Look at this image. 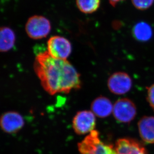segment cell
<instances>
[{
	"label": "cell",
	"instance_id": "obj_1",
	"mask_svg": "<svg viewBox=\"0 0 154 154\" xmlns=\"http://www.w3.org/2000/svg\"><path fill=\"white\" fill-rule=\"evenodd\" d=\"M34 69L42 87L51 95L81 87L80 74L74 66L67 60L53 58L48 51L37 54Z\"/></svg>",
	"mask_w": 154,
	"mask_h": 154
},
{
	"label": "cell",
	"instance_id": "obj_2",
	"mask_svg": "<svg viewBox=\"0 0 154 154\" xmlns=\"http://www.w3.org/2000/svg\"><path fill=\"white\" fill-rule=\"evenodd\" d=\"M78 148L80 154H116L115 147L103 142L95 130L79 143Z\"/></svg>",
	"mask_w": 154,
	"mask_h": 154
},
{
	"label": "cell",
	"instance_id": "obj_3",
	"mask_svg": "<svg viewBox=\"0 0 154 154\" xmlns=\"http://www.w3.org/2000/svg\"><path fill=\"white\" fill-rule=\"evenodd\" d=\"M25 29L32 39H42L50 34L51 25L50 20L45 17L35 15L28 19Z\"/></svg>",
	"mask_w": 154,
	"mask_h": 154
},
{
	"label": "cell",
	"instance_id": "obj_4",
	"mask_svg": "<svg viewBox=\"0 0 154 154\" xmlns=\"http://www.w3.org/2000/svg\"><path fill=\"white\" fill-rule=\"evenodd\" d=\"M48 52L53 58L58 60H66L72 51L69 41L63 36H51L47 42Z\"/></svg>",
	"mask_w": 154,
	"mask_h": 154
},
{
	"label": "cell",
	"instance_id": "obj_5",
	"mask_svg": "<svg viewBox=\"0 0 154 154\" xmlns=\"http://www.w3.org/2000/svg\"><path fill=\"white\" fill-rule=\"evenodd\" d=\"M137 109L132 101L126 98L118 99L113 105V114L118 122L128 123L134 120Z\"/></svg>",
	"mask_w": 154,
	"mask_h": 154
},
{
	"label": "cell",
	"instance_id": "obj_6",
	"mask_svg": "<svg viewBox=\"0 0 154 154\" xmlns=\"http://www.w3.org/2000/svg\"><path fill=\"white\" fill-rule=\"evenodd\" d=\"M95 125V115L91 111L77 112L73 119V128L75 132L79 135L89 134L94 130Z\"/></svg>",
	"mask_w": 154,
	"mask_h": 154
},
{
	"label": "cell",
	"instance_id": "obj_7",
	"mask_svg": "<svg viewBox=\"0 0 154 154\" xmlns=\"http://www.w3.org/2000/svg\"><path fill=\"white\" fill-rule=\"evenodd\" d=\"M107 85L112 93L116 95L125 94L131 89L132 80L126 73L117 72L109 77Z\"/></svg>",
	"mask_w": 154,
	"mask_h": 154
},
{
	"label": "cell",
	"instance_id": "obj_8",
	"mask_svg": "<svg viewBox=\"0 0 154 154\" xmlns=\"http://www.w3.org/2000/svg\"><path fill=\"white\" fill-rule=\"evenodd\" d=\"M0 125L3 131L7 133H14L21 129L24 120L20 114L15 111L5 112L2 115Z\"/></svg>",
	"mask_w": 154,
	"mask_h": 154
},
{
	"label": "cell",
	"instance_id": "obj_9",
	"mask_svg": "<svg viewBox=\"0 0 154 154\" xmlns=\"http://www.w3.org/2000/svg\"><path fill=\"white\" fill-rule=\"evenodd\" d=\"M115 148L116 154H148L142 144L130 138L118 140Z\"/></svg>",
	"mask_w": 154,
	"mask_h": 154
},
{
	"label": "cell",
	"instance_id": "obj_10",
	"mask_svg": "<svg viewBox=\"0 0 154 154\" xmlns=\"http://www.w3.org/2000/svg\"><path fill=\"white\" fill-rule=\"evenodd\" d=\"M138 127L143 141L148 144H154V117H143L138 122Z\"/></svg>",
	"mask_w": 154,
	"mask_h": 154
},
{
	"label": "cell",
	"instance_id": "obj_11",
	"mask_svg": "<svg viewBox=\"0 0 154 154\" xmlns=\"http://www.w3.org/2000/svg\"><path fill=\"white\" fill-rule=\"evenodd\" d=\"M91 111L99 118H105L113 113V105L107 98L100 96L93 100Z\"/></svg>",
	"mask_w": 154,
	"mask_h": 154
},
{
	"label": "cell",
	"instance_id": "obj_12",
	"mask_svg": "<svg viewBox=\"0 0 154 154\" xmlns=\"http://www.w3.org/2000/svg\"><path fill=\"white\" fill-rule=\"evenodd\" d=\"M15 32L10 28L3 26L0 32V50L1 52H7L11 50L16 42Z\"/></svg>",
	"mask_w": 154,
	"mask_h": 154
},
{
	"label": "cell",
	"instance_id": "obj_13",
	"mask_svg": "<svg viewBox=\"0 0 154 154\" xmlns=\"http://www.w3.org/2000/svg\"><path fill=\"white\" fill-rule=\"evenodd\" d=\"M132 35L137 41L145 42L151 39L153 35L151 26L145 22L136 23L132 29Z\"/></svg>",
	"mask_w": 154,
	"mask_h": 154
},
{
	"label": "cell",
	"instance_id": "obj_14",
	"mask_svg": "<svg viewBox=\"0 0 154 154\" xmlns=\"http://www.w3.org/2000/svg\"><path fill=\"white\" fill-rule=\"evenodd\" d=\"M78 9L83 13L92 14L96 12L100 5V0H76Z\"/></svg>",
	"mask_w": 154,
	"mask_h": 154
},
{
	"label": "cell",
	"instance_id": "obj_15",
	"mask_svg": "<svg viewBox=\"0 0 154 154\" xmlns=\"http://www.w3.org/2000/svg\"><path fill=\"white\" fill-rule=\"evenodd\" d=\"M134 7L140 10H145L151 7L154 0H131Z\"/></svg>",
	"mask_w": 154,
	"mask_h": 154
},
{
	"label": "cell",
	"instance_id": "obj_16",
	"mask_svg": "<svg viewBox=\"0 0 154 154\" xmlns=\"http://www.w3.org/2000/svg\"><path fill=\"white\" fill-rule=\"evenodd\" d=\"M147 100L154 110V84L147 89Z\"/></svg>",
	"mask_w": 154,
	"mask_h": 154
},
{
	"label": "cell",
	"instance_id": "obj_17",
	"mask_svg": "<svg viewBox=\"0 0 154 154\" xmlns=\"http://www.w3.org/2000/svg\"><path fill=\"white\" fill-rule=\"evenodd\" d=\"M124 0H109V3L113 7H115L118 3L123 1Z\"/></svg>",
	"mask_w": 154,
	"mask_h": 154
}]
</instances>
